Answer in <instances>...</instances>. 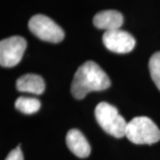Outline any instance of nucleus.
Returning a JSON list of instances; mask_svg holds the SVG:
<instances>
[{
  "instance_id": "obj_5",
  "label": "nucleus",
  "mask_w": 160,
  "mask_h": 160,
  "mask_svg": "<svg viewBox=\"0 0 160 160\" xmlns=\"http://www.w3.org/2000/svg\"><path fill=\"white\" fill-rule=\"evenodd\" d=\"M27 47V42L21 36H12L0 42V64L11 68L22 61Z\"/></svg>"
},
{
  "instance_id": "obj_3",
  "label": "nucleus",
  "mask_w": 160,
  "mask_h": 160,
  "mask_svg": "<svg viewBox=\"0 0 160 160\" xmlns=\"http://www.w3.org/2000/svg\"><path fill=\"white\" fill-rule=\"evenodd\" d=\"M95 118L104 131L116 138L126 136L127 122L113 105L101 102L95 108Z\"/></svg>"
},
{
  "instance_id": "obj_9",
  "label": "nucleus",
  "mask_w": 160,
  "mask_h": 160,
  "mask_svg": "<svg viewBox=\"0 0 160 160\" xmlns=\"http://www.w3.org/2000/svg\"><path fill=\"white\" fill-rule=\"evenodd\" d=\"M16 89L23 92L42 94L46 89V84L39 75L26 74L17 79Z\"/></svg>"
},
{
  "instance_id": "obj_2",
  "label": "nucleus",
  "mask_w": 160,
  "mask_h": 160,
  "mask_svg": "<svg viewBox=\"0 0 160 160\" xmlns=\"http://www.w3.org/2000/svg\"><path fill=\"white\" fill-rule=\"evenodd\" d=\"M126 137L134 144H154L160 141V130L147 117H136L127 122Z\"/></svg>"
},
{
  "instance_id": "obj_6",
  "label": "nucleus",
  "mask_w": 160,
  "mask_h": 160,
  "mask_svg": "<svg viewBox=\"0 0 160 160\" xmlns=\"http://www.w3.org/2000/svg\"><path fill=\"white\" fill-rule=\"evenodd\" d=\"M102 42L108 50L117 53L130 52L135 46L133 37L120 29L105 31L102 36Z\"/></svg>"
},
{
  "instance_id": "obj_4",
  "label": "nucleus",
  "mask_w": 160,
  "mask_h": 160,
  "mask_svg": "<svg viewBox=\"0 0 160 160\" xmlns=\"http://www.w3.org/2000/svg\"><path fill=\"white\" fill-rule=\"evenodd\" d=\"M29 29L39 39L57 44L64 39L63 29L51 18L44 14H36L30 18Z\"/></svg>"
},
{
  "instance_id": "obj_8",
  "label": "nucleus",
  "mask_w": 160,
  "mask_h": 160,
  "mask_svg": "<svg viewBox=\"0 0 160 160\" xmlns=\"http://www.w3.org/2000/svg\"><path fill=\"white\" fill-rule=\"evenodd\" d=\"M66 144L69 150L80 158H86L91 153V147L84 134L78 129H70L66 135Z\"/></svg>"
},
{
  "instance_id": "obj_10",
  "label": "nucleus",
  "mask_w": 160,
  "mask_h": 160,
  "mask_svg": "<svg viewBox=\"0 0 160 160\" xmlns=\"http://www.w3.org/2000/svg\"><path fill=\"white\" fill-rule=\"evenodd\" d=\"M40 107H41L40 101L36 98L22 96L15 101V108L23 114H34L39 110Z\"/></svg>"
},
{
  "instance_id": "obj_11",
  "label": "nucleus",
  "mask_w": 160,
  "mask_h": 160,
  "mask_svg": "<svg viewBox=\"0 0 160 160\" xmlns=\"http://www.w3.org/2000/svg\"><path fill=\"white\" fill-rule=\"evenodd\" d=\"M149 69L151 78L160 91V52H155L150 57Z\"/></svg>"
},
{
  "instance_id": "obj_1",
  "label": "nucleus",
  "mask_w": 160,
  "mask_h": 160,
  "mask_svg": "<svg viewBox=\"0 0 160 160\" xmlns=\"http://www.w3.org/2000/svg\"><path fill=\"white\" fill-rule=\"evenodd\" d=\"M110 79L97 63L88 61L83 63L75 73L71 84V93L81 100L93 91H103L110 86Z\"/></svg>"
},
{
  "instance_id": "obj_7",
  "label": "nucleus",
  "mask_w": 160,
  "mask_h": 160,
  "mask_svg": "<svg viewBox=\"0 0 160 160\" xmlns=\"http://www.w3.org/2000/svg\"><path fill=\"white\" fill-rule=\"evenodd\" d=\"M93 25L99 29L110 31L119 29L123 23L124 17L122 13L116 10H105L96 13L93 17Z\"/></svg>"
},
{
  "instance_id": "obj_12",
  "label": "nucleus",
  "mask_w": 160,
  "mask_h": 160,
  "mask_svg": "<svg viewBox=\"0 0 160 160\" xmlns=\"http://www.w3.org/2000/svg\"><path fill=\"white\" fill-rule=\"evenodd\" d=\"M6 160H24L22 151L21 149V145H19L16 149H12L6 157Z\"/></svg>"
}]
</instances>
